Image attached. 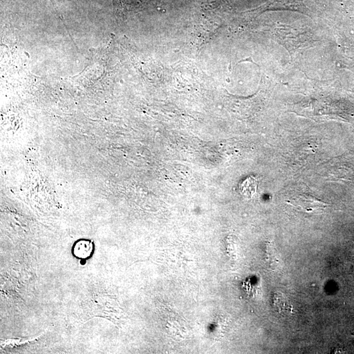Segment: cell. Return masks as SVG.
I'll return each instance as SVG.
<instances>
[{
  "label": "cell",
  "instance_id": "obj_4",
  "mask_svg": "<svg viewBox=\"0 0 354 354\" xmlns=\"http://www.w3.org/2000/svg\"><path fill=\"white\" fill-rule=\"evenodd\" d=\"M257 189V182L254 177H249L241 184L240 187L241 194L243 196L250 198L252 197Z\"/></svg>",
  "mask_w": 354,
  "mask_h": 354
},
{
  "label": "cell",
  "instance_id": "obj_3",
  "mask_svg": "<svg viewBox=\"0 0 354 354\" xmlns=\"http://www.w3.org/2000/svg\"><path fill=\"white\" fill-rule=\"evenodd\" d=\"M273 304L275 309L277 310V312L280 314H287L293 312L292 306L289 300L281 293L275 294L273 297Z\"/></svg>",
  "mask_w": 354,
  "mask_h": 354
},
{
  "label": "cell",
  "instance_id": "obj_2",
  "mask_svg": "<svg viewBox=\"0 0 354 354\" xmlns=\"http://www.w3.org/2000/svg\"><path fill=\"white\" fill-rule=\"evenodd\" d=\"M93 249V243L90 241L82 240L75 245L73 252L78 258L85 259L90 256Z\"/></svg>",
  "mask_w": 354,
  "mask_h": 354
},
{
  "label": "cell",
  "instance_id": "obj_1",
  "mask_svg": "<svg viewBox=\"0 0 354 354\" xmlns=\"http://www.w3.org/2000/svg\"><path fill=\"white\" fill-rule=\"evenodd\" d=\"M293 205L296 207H299L305 210L311 211L319 208H325L327 205L320 200L316 199V197L311 195L305 194L298 195L297 197L294 198Z\"/></svg>",
  "mask_w": 354,
  "mask_h": 354
}]
</instances>
